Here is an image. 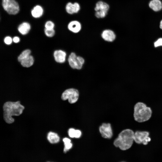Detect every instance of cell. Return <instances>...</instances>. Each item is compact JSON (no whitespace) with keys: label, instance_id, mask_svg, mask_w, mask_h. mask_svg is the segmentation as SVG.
Instances as JSON below:
<instances>
[{"label":"cell","instance_id":"cell-19","mask_svg":"<svg viewBox=\"0 0 162 162\" xmlns=\"http://www.w3.org/2000/svg\"><path fill=\"white\" fill-rule=\"evenodd\" d=\"M68 134L71 138H79L81 135V132L79 130L70 128L68 130Z\"/></svg>","mask_w":162,"mask_h":162},{"label":"cell","instance_id":"cell-28","mask_svg":"<svg viewBox=\"0 0 162 162\" xmlns=\"http://www.w3.org/2000/svg\"><path fill=\"white\" fill-rule=\"evenodd\" d=\"M159 28L162 30V19L161 20L159 23Z\"/></svg>","mask_w":162,"mask_h":162},{"label":"cell","instance_id":"cell-1","mask_svg":"<svg viewBox=\"0 0 162 162\" xmlns=\"http://www.w3.org/2000/svg\"><path fill=\"white\" fill-rule=\"evenodd\" d=\"M3 117L5 121L8 124L13 123L14 119L13 116H19L22 114L24 107L19 101L13 102L8 101L3 106Z\"/></svg>","mask_w":162,"mask_h":162},{"label":"cell","instance_id":"cell-27","mask_svg":"<svg viewBox=\"0 0 162 162\" xmlns=\"http://www.w3.org/2000/svg\"><path fill=\"white\" fill-rule=\"evenodd\" d=\"M13 41L15 43H18L20 41V38L17 36L14 37L13 38Z\"/></svg>","mask_w":162,"mask_h":162},{"label":"cell","instance_id":"cell-26","mask_svg":"<svg viewBox=\"0 0 162 162\" xmlns=\"http://www.w3.org/2000/svg\"><path fill=\"white\" fill-rule=\"evenodd\" d=\"M154 46L155 47L162 46V38H160L155 41L154 43Z\"/></svg>","mask_w":162,"mask_h":162},{"label":"cell","instance_id":"cell-15","mask_svg":"<svg viewBox=\"0 0 162 162\" xmlns=\"http://www.w3.org/2000/svg\"><path fill=\"white\" fill-rule=\"evenodd\" d=\"M31 28L30 24L27 22H23L20 24L18 27L19 32L24 35L28 34Z\"/></svg>","mask_w":162,"mask_h":162},{"label":"cell","instance_id":"cell-23","mask_svg":"<svg viewBox=\"0 0 162 162\" xmlns=\"http://www.w3.org/2000/svg\"><path fill=\"white\" fill-rule=\"evenodd\" d=\"M44 32L45 35L49 37H52L55 34V31L54 29H47L45 28Z\"/></svg>","mask_w":162,"mask_h":162},{"label":"cell","instance_id":"cell-21","mask_svg":"<svg viewBox=\"0 0 162 162\" xmlns=\"http://www.w3.org/2000/svg\"><path fill=\"white\" fill-rule=\"evenodd\" d=\"M31 53V51L29 49L24 50L18 57V61L20 62L23 60L30 56Z\"/></svg>","mask_w":162,"mask_h":162},{"label":"cell","instance_id":"cell-11","mask_svg":"<svg viewBox=\"0 0 162 162\" xmlns=\"http://www.w3.org/2000/svg\"><path fill=\"white\" fill-rule=\"evenodd\" d=\"M102 38L105 41L112 42L116 38V34L113 31L110 29L104 30L101 34Z\"/></svg>","mask_w":162,"mask_h":162},{"label":"cell","instance_id":"cell-2","mask_svg":"<svg viewBox=\"0 0 162 162\" xmlns=\"http://www.w3.org/2000/svg\"><path fill=\"white\" fill-rule=\"evenodd\" d=\"M134 132L132 130L128 129L122 131L118 137L114 140L113 144L122 150H126L132 146L134 141Z\"/></svg>","mask_w":162,"mask_h":162},{"label":"cell","instance_id":"cell-13","mask_svg":"<svg viewBox=\"0 0 162 162\" xmlns=\"http://www.w3.org/2000/svg\"><path fill=\"white\" fill-rule=\"evenodd\" d=\"M68 29L72 32L77 33L81 30V25L78 21L73 20L68 23Z\"/></svg>","mask_w":162,"mask_h":162},{"label":"cell","instance_id":"cell-4","mask_svg":"<svg viewBox=\"0 0 162 162\" xmlns=\"http://www.w3.org/2000/svg\"><path fill=\"white\" fill-rule=\"evenodd\" d=\"M2 6L4 10L9 14H16L20 10L19 5L15 0H2Z\"/></svg>","mask_w":162,"mask_h":162},{"label":"cell","instance_id":"cell-7","mask_svg":"<svg viewBox=\"0 0 162 162\" xmlns=\"http://www.w3.org/2000/svg\"><path fill=\"white\" fill-rule=\"evenodd\" d=\"M149 133L146 131H136L134 134V142L137 144H142L146 145L150 141L151 138Z\"/></svg>","mask_w":162,"mask_h":162},{"label":"cell","instance_id":"cell-17","mask_svg":"<svg viewBox=\"0 0 162 162\" xmlns=\"http://www.w3.org/2000/svg\"><path fill=\"white\" fill-rule=\"evenodd\" d=\"M34 62V58L32 56L30 55L22 61L20 63L23 67L28 68L32 66Z\"/></svg>","mask_w":162,"mask_h":162},{"label":"cell","instance_id":"cell-10","mask_svg":"<svg viewBox=\"0 0 162 162\" xmlns=\"http://www.w3.org/2000/svg\"><path fill=\"white\" fill-rule=\"evenodd\" d=\"M148 6L153 11L159 12L162 10V2L161 0H151L149 2Z\"/></svg>","mask_w":162,"mask_h":162},{"label":"cell","instance_id":"cell-25","mask_svg":"<svg viewBox=\"0 0 162 162\" xmlns=\"http://www.w3.org/2000/svg\"><path fill=\"white\" fill-rule=\"evenodd\" d=\"M12 38L10 36L5 37L4 39V43L7 45L10 44L12 43Z\"/></svg>","mask_w":162,"mask_h":162},{"label":"cell","instance_id":"cell-12","mask_svg":"<svg viewBox=\"0 0 162 162\" xmlns=\"http://www.w3.org/2000/svg\"><path fill=\"white\" fill-rule=\"evenodd\" d=\"M53 56L55 60L57 62L63 63L65 61L66 54L63 50H59L55 51Z\"/></svg>","mask_w":162,"mask_h":162},{"label":"cell","instance_id":"cell-6","mask_svg":"<svg viewBox=\"0 0 162 162\" xmlns=\"http://www.w3.org/2000/svg\"><path fill=\"white\" fill-rule=\"evenodd\" d=\"M70 67L73 69H80L84 63V59L82 57L77 56L74 52L70 53L68 59Z\"/></svg>","mask_w":162,"mask_h":162},{"label":"cell","instance_id":"cell-18","mask_svg":"<svg viewBox=\"0 0 162 162\" xmlns=\"http://www.w3.org/2000/svg\"><path fill=\"white\" fill-rule=\"evenodd\" d=\"M47 138L49 142L51 143H57L60 140L59 136L56 133L52 132L48 133Z\"/></svg>","mask_w":162,"mask_h":162},{"label":"cell","instance_id":"cell-3","mask_svg":"<svg viewBox=\"0 0 162 162\" xmlns=\"http://www.w3.org/2000/svg\"><path fill=\"white\" fill-rule=\"evenodd\" d=\"M133 116L134 120L138 122H143L151 117L152 111L151 108L142 102H138L134 107Z\"/></svg>","mask_w":162,"mask_h":162},{"label":"cell","instance_id":"cell-16","mask_svg":"<svg viewBox=\"0 0 162 162\" xmlns=\"http://www.w3.org/2000/svg\"><path fill=\"white\" fill-rule=\"evenodd\" d=\"M110 8L109 5L102 1H99L96 4L94 8L95 11H108Z\"/></svg>","mask_w":162,"mask_h":162},{"label":"cell","instance_id":"cell-9","mask_svg":"<svg viewBox=\"0 0 162 162\" xmlns=\"http://www.w3.org/2000/svg\"><path fill=\"white\" fill-rule=\"evenodd\" d=\"M80 7L79 4L76 2L72 3L71 2L68 3L65 6L66 12L70 14L77 13L80 10Z\"/></svg>","mask_w":162,"mask_h":162},{"label":"cell","instance_id":"cell-5","mask_svg":"<svg viewBox=\"0 0 162 162\" xmlns=\"http://www.w3.org/2000/svg\"><path fill=\"white\" fill-rule=\"evenodd\" d=\"M79 96V93L77 90L70 88L67 89L64 91L62 95L61 98L64 100L68 99L70 103L73 104L77 101Z\"/></svg>","mask_w":162,"mask_h":162},{"label":"cell","instance_id":"cell-14","mask_svg":"<svg viewBox=\"0 0 162 162\" xmlns=\"http://www.w3.org/2000/svg\"><path fill=\"white\" fill-rule=\"evenodd\" d=\"M44 12L43 7L40 5H37L34 6L32 9L31 14L33 17L35 18H38L41 17Z\"/></svg>","mask_w":162,"mask_h":162},{"label":"cell","instance_id":"cell-20","mask_svg":"<svg viewBox=\"0 0 162 162\" xmlns=\"http://www.w3.org/2000/svg\"><path fill=\"white\" fill-rule=\"evenodd\" d=\"M63 141L64 145V153H66L67 151L71 148L72 144L70 140L67 138H64L63 139Z\"/></svg>","mask_w":162,"mask_h":162},{"label":"cell","instance_id":"cell-24","mask_svg":"<svg viewBox=\"0 0 162 162\" xmlns=\"http://www.w3.org/2000/svg\"><path fill=\"white\" fill-rule=\"evenodd\" d=\"M44 26L45 28L47 29H54L55 26V24L52 21L48 20L46 22Z\"/></svg>","mask_w":162,"mask_h":162},{"label":"cell","instance_id":"cell-22","mask_svg":"<svg viewBox=\"0 0 162 162\" xmlns=\"http://www.w3.org/2000/svg\"><path fill=\"white\" fill-rule=\"evenodd\" d=\"M108 12L105 10L97 11L95 12V15L98 18H104L107 15Z\"/></svg>","mask_w":162,"mask_h":162},{"label":"cell","instance_id":"cell-8","mask_svg":"<svg viewBox=\"0 0 162 162\" xmlns=\"http://www.w3.org/2000/svg\"><path fill=\"white\" fill-rule=\"evenodd\" d=\"M99 130L102 136L104 138L110 139L112 136V132L110 123H103L100 126Z\"/></svg>","mask_w":162,"mask_h":162}]
</instances>
